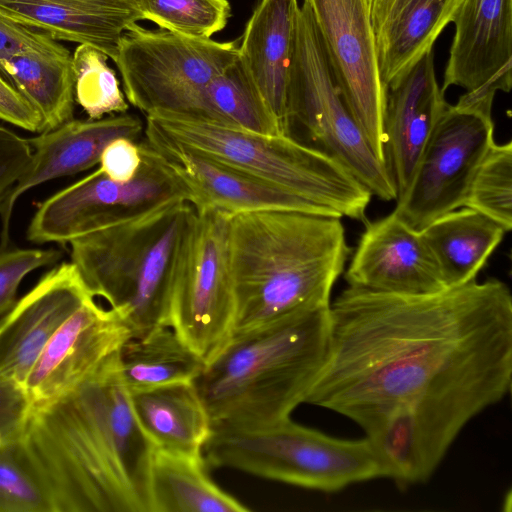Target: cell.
I'll use <instances>...</instances> for the list:
<instances>
[{
  "mask_svg": "<svg viewBox=\"0 0 512 512\" xmlns=\"http://www.w3.org/2000/svg\"><path fill=\"white\" fill-rule=\"evenodd\" d=\"M512 384V294L476 279L428 294L348 286L329 308V346L305 403L365 433L405 487L428 480L464 427Z\"/></svg>",
  "mask_w": 512,
  "mask_h": 512,
  "instance_id": "1",
  "label": "cell"
},
{
  "mask_svg": "<svg viewBox=\"0 0 512 512\" xmlns=\"http://www.w3.org/2000/svg\"><path fill=\"white\" fill-rule=\"evenodd\" d=\"M118 352L68 392L32 406L22 439L56 512H151L154 446L134 417Z\"/></svg>",
  "mask_w": 512,
  "mask_h": 512,
  "instance_id": "2",
  "label": "cell"
},
{
  "mask_svg": "<svg viewBox=\"0 0 512 512\" xmlns=\"http://www.w3.org/2000/svg\"><path fill=\"white\" fill-rule=\"evenodd\" d=\"M350 254L341 218L288 210L230 215L232 335L329 307Z\"/></svg>",
  "mask_w": 512,
  "mask_h": 512,
  "instance_id": "3",
  "label": "cell"
},
{
  "mask_svg": "<svg viewBox=\"0 0 512 512\" xmlns=\"http://www.w3.org/2000/svg\"><path fill=\"white\" fill-rule=\"evenodd\" d=\"M329 308L230 337L193 381L211 427L279 421L305 403L327 355Z\"/></svg>",
  "mask_w": 512,
  "mask_h": 512,
  "instance_id": "4",
  "label": "cell"
},
{
  "mask_svg": "<svg viewBox=\"0 0 512 512\" xmlns=\"http://www.w3.org/2000/svg\"><path fill=\"white\" fill-rule=\"evenodd\" d=\"M195 212L174 195L121 213L69 242L85 285L122 317L133 338L169 326L176 264Z\"/></svg>",
  "mask_w": 512,
  "mask_h": 512,
  "instance_id": "5",
  "label": "cell"
},
{
  "mask_svg": "<svg viewBox=\"0 0 512 512\" xmlns=\"http://www.w3.org/2000/svg\"><path fill=\"white\" fill-rule=\"evenodd\" d=\"M145 142L207 158L273 185L317 215L366 222L371 192L338 161L293 136L262 134L168 111L145 114Z\"/></svg>",
  "mask_w": 512,
  "mask_h": 512,
  "instance_id": "6",
  "label": "cell"
},
{
  "mask_svg": "<svg viewBox=\"0 0 512 512\" xmlns=\"http://www.w3.org/2000/svg\"><path fill=\"white\" fill-rule=\"evenodd\" d=\"M208 467L229 468L323 492L386 478L370 441L342 439L290 417L256 426H212L203 449Z\"/></svg>",
  "mask_w": 512,
  "mask_h": 512,
  "instance_id": "7",
  "label": "cell"
},
{
  "mask_svg": "<svg viewBox=\"0 0 512 512\" xmlns=\"http://www.w3.org/2000/svg\"><path fill=\"white\" fill-rule=\"evenodd\" d=\"M288 106L291 124L300 123L314 147L350 171L370 192L389 201L397 187L388 166L372 150L346 106L308 5L299 7Z\"/></svg>",
  "mask_w": 512,
  "mask_h": 512,
  "instance_id": "8",
  "label": "cell"
},
{
  "mask_svg": "<svg viewBox=\"0 0 512 512\" xmlns=\"http://www.w3.org/2000/svg\"><path fill=\"white\" fill-rule=\"evenodd\" d=\"M493 100L464 93L445 106L393 210L412 230L421 232L464 206L474 175L495 143Z\"/></svg>",
  "mask_w": 512,
  "mask_h": 512,
  "instance_id": "9",
  "label": "cell"
},
{
  "mask_svg": "<svg viewBox=\"0 0 512 512\" xmlns=\"http://www.w3.org/2000/svg\"><path fill=\"white\" fill-rule=\"evenodd\" d=\"M229 216L213 208L196 209L179 253L170 294L168 325L205 362L233 333Z\"/></svg>",
  "mask_w": 512,
  "mask_h": 512,
  "instance_id": "10",
  "label": "cell"
},
{
  "mask_svg": "<svg viewBox=\"0 0 512 512\" xmlns=\"http://www.w3.org/2000/svg\"><path fill=\"white\" fill-rule=\"evenodd\" d=\"M238 57L236 41L190 38L136 23L122 34L114 62L127 101L144 114H189L202 88Z\"/></svg>",
  "mask_w": 512,
  "mask_h": 512,
  "instance_id": "11",
  "label": "cell"
},
{
  "mask_svg": "<svg viewBox=\"0 0 512 512\" xmlns=\"http://www.w3.org/2000/svg\"><path fill=\"white\" fill-rule=\"evenodd\" d=\"M304 2L311 11L346 106L377 158L387 165L384 133L387 88L379 75L367 1Z\"/></svg>",
  "mask_w": 512,
  "mask_h": 512,
  "instance_id": "12",
  "label": "cell"
},
{
  "mask_svg": "<svg viewBox=\"0 0 512 512\" xmlns=\"http://www.w3.org/2000/svg\"><path fill=\"white\" fill-rule=\"evenodd\" d=\"M140 149L142 164L131 181H113L97 169L46 199L28 226V240L69 243L128 210L174 195L184 197L161 155L145 141Z\"/></svg>",
  "mask_w": 512,
  "mask_h": 512,
  "instance_id": "13",
  "label": "cell"
},
{
  "mask_svg": "<svg viewBox=\"0 0 512 512\" xmlns=\"http://www.w3.org/2000/svg\"><path fill=\"white\" fill-rule=\"evenodd\" d=\"M132 338L122 317L95 297L84 302L56 331L33 365L24 389L39 406L68 392Z\"/></svg>",
  "mask_w": 512,
  "mask_h": 512,
  "instance_id": "14",
  "label": "cell"
},
{
  "mask_svg": "<svg viewBox=\"0 0 512 512\" xmlns=\"http://www.w3.org/2000/svg\"><path fill=\"white\" fill-rule=\"evenodd\" d=\"M441 90L494 99L512 85V0H462Z\"/></svg>",
  "mask_w": 512,
  "mask_h": 512,
  "instance_id": "15",
  "label": "cell"
},
{
  "mask_svg": "<svg viewBox=\"0 0 512 512\" xmlns=\"http://www.w3.org/2000/svg\"><path fill=\"white\" fill-rule=\"evenodd\" d=\"M92 297L72 262L46 273L0 321V372L23 386L56 331Z\"/></svg>",
  "mask_w": 512,
  "mask_h": 512,
  "instance_id": "16",
  "label": "cell"
},
{
  "mask_svg": "<svg viewBox=\"0 0 512 512\" xmlns=\"http://www.w3.org/2000/svg\"><path fill=\"white\" fill-rule=\"evenodd\" d=\"M345 280L351 287L392 294H428L447 288L420 232L394 211L366 222Z\"/></svg>",
  "mask_w": 512,
  "mask_h": 512,
  "instance_id": "17",
  "label": "cell"
},
{
  "mask_svg": "<svg viewBox=\"0 0 512 512\" xmlns=\"http://www.w3.org/2000/svg\"><path fill=\"white\" fill-rule=\"evenodd\" d=\"M143 133L144 124L140 118L126 112L96 120L72 119L28 139L32 148L31 163L0 212V249L6 247L12 209L21 194L43 182L89 169L99 163L101 153L110 141L118 137L136 141Z\"/></svg>",
  "mask_w": 512,
  "mask_h": 512,
  "instance_id": "18",
  "label": "cell"
},
{
  "mask_svg": "<svg viewBox=\"0 0 512 512\" xmlns=\"http://www.w3.org/2000/svg\"><path fill=\"white\" fill-rule=\"evenodd\" d=\"M447 102L439 86L433 49L426 51L387 88L385 156L397 187L405 190L421 151Z\"/></svg>",
  "mask_w": 512,
  "mask_h": 512,
  "instance_id": "19",
  "label": "cell"
},
{
  "mask_svg": "<svg viewBox=\"0 0 512 512\" xmlns=\"http://www.w3.org/2000/svg\"><path fill=\"white\" fill-rule=\"evenodd\" d=\"M298 0H261L247 22L238 56L281 135L292 136L288 88Z\"/></svg>",
  "mask_w": 512,
  "mask_h": 512,
  "instance_id": "20",
  "label": "cell"
},
{
  "mask_svg": "<svg viewBox=\"0 0 512 512\" xmlns=\"http://www.w3.org/2000/svg\"><path fill=\"white\" fill-rule=\"evenodd\" d=\"M154 150L195 209L213 208L228 215L258 210L315 214L301 199L250 175L180 149Z\"/></svg>",
  "mask_w": 512,
  "mask_h": 512,
  "instance_id": "21",
  "label": "cell"
},
{
  "mask_svg": "<svg viewBox=\"0 0 512 512\" xmlns=\"http://www.w3.org/2000/svg\"><path fill=\"white\" fill-rule=\"evenodd\" d=\"M0 11L23 25L44 30L55 40L94 47L113 61L124 31L142 20L137 0L124 3L0 0Z\"/></svg>",
  "mask_w": 512,
  "mask_h": 512,
  "instance_id": "22",
  "label": "cell"
},
{
  "mask_svg": "<svg viewBox=\"0 0 512 512\" xmlns=\"http://www.w3.org/2000/svg\"><path fill=\"white\" fill-rule=\"evenodd\" d=\"M128 393L134 417L154 448L202 457L211 421L193 382Z\"/></svg>",
  "mask_w": 512,
  "mask_h": 512,
  "instance_id": "23",
  "label": "cell"
},
{
  "mask_svg": "<svg viewBox=\"0 0 512 512\" xmlns=\"http://www.w3.org/2000/svg\"><path fill=\"white\" fill-rule=\"evenodd\" d=\"M462 0H392L375 33L379 75L388 88L452 22Z\"/></svg>",
  "mask_w": 512,
  "mask_h": 512,
  "instance_id": "24",
  "label": "cell"
},
{
  "mask_svg": "<svg viewBox=\"0 0 512 512\" xmlns=\"http://www.w3.org/2000/svg\"><path fill=\"white\" fill-rule=\"evenodd\" d=\"M0 68L40 113L45 131L73 119L75 77L72 55L57 40L50 36L43 43L4 60Z\"/></svg>",
  "mask_w": 512,
  "mask_h": 512,
  "instance_id": "25",
  "label": "cell"
},
{
  "mask_svg": "<svg viewBox=\"0 0 512 512\" xmlns=\"http://www.w3.org/2000/svg\"><path fill=\"white\" fill-rule=\"evenodd\" d=\"M505 232L494 220L463 206L436 219L420 234L446 287H454L476 279Z\"/></svg>",
  "mask_w": 512,
  "mask_h": 512,
  "instance_id": "26",
  "label": "cell"
},
{
  "mask_svg": "<svg viewBox=\"0 0 512 512\" xmlns=\"http://www.w3.org/2000/svg\"><path fill=\"white\" fill-rule=\"evenodd\" d=\"M202 457L154 448L150 465L151 512H247L250 509L218 487Z\"/></svg>",
  "mask_w": 512,
  "mask_h": 512,
  "instance_id": "27",
  "label": "cell"
},
{
  "mask_svg": "<svg viewBox=\"0 0 512 512\" xmlns=\"http://www.w3.org/2000/svg\"><path fill=\"white\" fill-rule=\"evenodd\" d=\"M118 360L128 392L193 382L206 364L170 326L130 338L120 348Z\"/></svg>",
  "mask_w": 512,
  "mask_h": 512,
  "instance_id": "28",
  "label": "cell"
},
{
  "mask_svg": "<svg viewBox=\"0 0 512 512\" xmlns=\"http://www.w3.org/2000/svg\"><path fill=\"white\" fill-rule=\"evenodd\" d=\"M187 116L281 135L239 56L202 88Z\"/></svg>",
  "mask_w": 512,
  "mask_h": 512,
  "instance_id": "29",
  "label": "cell"
},
{
  "mask_svg": "<svg viewBox=\"0 0 512 512\" xmlns=\"http://www.w3.org/2000/svg\"><path fill=\"white\" fill-rule=\"evenodd\" d=\"M0 512H56L48 482L22 436L0 443Z\"/></svg>",
  "mask_w": 512,
  "mask_h": 512,
  "instance_id": "30",
  "label": "cell"
},
{
  "mask_svg": "<svg viewBox=\"0 0 512 512\" xmlns=\"http://www.w3.org/2000/svg\"><path fill=\"white\" fill-rule=\"evenodd\" d=\"M107 59L108 56L100 50L83 44L72 55L75 98L92 120L106 114L126 113L129 108Z\"/></svg>",
  "mask_w": 512,
  "mask_h": 512,
  "instance_id": "31",
  "label": "cell"
},
{
  "mask_svg": "<svg viewBox=\"0 0 512 512\" xmlns=\"http://www.w3.org/2000/svg\"><path fill=\"white\" fill-rule=\"evenodd\" d=\"M464 207L512 228V142L491 146L469 187Z\"/></svg>",
  "mask_w": 512,
  "mask_h": 512,
  "instance_id": "32",
  "label": "cell"
},
{
  "mask_svg": "<svg viewBox=\"0 0 512 512\" xmlns=\"http://www.w3.org/2000/svg\"><path fill=\"white\" fill-rule=\"evenodd\" d=\"M142 20L190 38L210 39L231 15L228 0H137Z\"/></svg>",
  "mask_w": 512,
  "mask_h": 512,
  "instance_id": "33",
  "label": "cell"
},
{
  "mask_svg": "<svg viewBox=\"0 0 512 512\" xmlns=\"http://www.w3.org/2000/svg\"><path fill=\"white\" fill-rule=\"evenodd\" d=\"M59 258L54 249H0V315L17 302L18 287L27 274Z\"/></svg>",
  "mask_w": 512,
  "mask_h": 512,
  "instance_id": "34",
  "label": "cell"
},
{
  "mask_svg": "<svg viewBox=\"0 0 512 512\" xmlns=\"http://www.w3.org/2000/svg\"><path fill=\"white\" fill-rule=\"evenodd\" d=\"M31 160L29 140L0 126V212Z\"/></svg>",
  "mask_w": 512,
  "mask_h": 512,
  "instance_id": "35",
  "label": "cell"
},
{
  "mask_svg": "<svg viewBox=\"0 0 512 512\" xmlns=\"http://www.w3.org/2000/svg\"><path fill=\"white\" fill-rule=\"evenodd\" d=\"M31 409L24 387L0 372V443L22 436Z\"/></svg>",
  "mask_w": 512,
  "mask_h": 512,
  "instance_id": "36",
  "label": "cell"
},
{
  "mask_svg": "<svg viewBox=\"0 0 512 512\" xmlns=\"http://www.w3.org/2000/svg\"><path fill=\"white\" fill-rule=\"evenodd\" d=\"M99 164V169L109 179L129 182L136 176L142 164L140 144L126 137L115 138L103 149Z\"/></svg>",
  "mask_w": 512,
  "mask_h": 512,
  "instance_id": "37",
  "label": "cell"
},
{
  "mask_svg": "<svg viewBox=\"0 0 512 512\" xmlns=\"http://www.w3.org/2000/svg\"><path fill=\"white\" fill-rule=\"evenodd\" d=\"M0 120L31 132H44L40 113L17 90L0 68Z\"/></svg>",
  "mask_w": 512,
  "mask_h": 512,
  "instance_id": "38",
  "label": "cell"
},
{
  "mask_svg": "<svg viewBox=\"0 0 512 512\" xmlns=\"http://www.w3.org/2000/svg\"><path fill=\"white\" fill-rule=\"evenodd\" d=\"M49 37L48 33L36 32L0 11V64L22 51L43 43Z\"/></svg>",
  "mask_w": 512,
  "mask_h": 512,
  "instance_id": "39",
  "label": "cell"
},
{
  "mask_svg": "<svg viewBox=\"0 0 512 512\" xmlns=\"http://www.w3.org/2000/svg\"><path fill=\"white\" fill-rule=\"evenodd\" d=\"M392 0H374L370 8V16L374 34L380 28L387 11L391 5Z\"/></svg>",
  "mask_w": 512,
  "mask_h": 512,
  "instance_id": "40",
  "label": "cell"
},
{
  "mask_svg": "<svg viewBox=\"0 0 512 512\" xmlns=\"http://www.w3.org/2000/svg\"><path fill=\"white\" fill-rule=\"evenodd\" d=\"M366 1H367L368 6H369V10H370L374 0H366Z\"/></svg>",
  "mask_w": 512,
  "mask_h": 512,
  "instance_id": "41",
  "label": "cell"
}]
</instances>
